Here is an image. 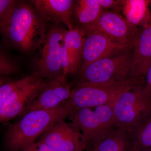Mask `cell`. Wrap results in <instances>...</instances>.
<instances>
[{
	"label": "cell",
	"instance_id": "9",
	"mask_svg": "<svg viewBox=\"0 0 151 151\" xmlns=\"http://www.w3.org/2000/svg\"><path fill=\"white\" fill-rule=\"evenodd\" d=\"M83 30L85 33L89 31H98L129 48L133 45L138 32L137 28L129 23L126 18L111 11L103 12L97 21Z\"/></svg>",
	"mask_w": 151,
	"mask_h": 151
},
{
	"label": "cell",
	"instance_id": "21",
	"mask_svg": "<svg viewBox=\"0 0 151 151\" xmlns=\"http://www.w3.org/2000/svg\"><path fill=\"white\" fill-rule=\"evenodd\" d=\"M19 1L0 0V30H1L10 23Z\"/></svg>",
	"mask_w": 151,
	"mask_h": 151
},
{
	"label": "cell",
	"instance_id": "23",
	"mask_svg": "<svg viewBox=\"0 0 151 151\" xmlns=\"http://www.w3.org/2000/svg\"><path fill=\"white\" fill-rule=\"evenodd\" d=\"M60 64L63 70V76L66 77L68 74L70 73V63L64 42L60 47Z\"/></svg>",
	"mask_w": 151,
	"mask_h": 151
},
{
	"label": "cell",
	"instance_id": "17",
	"mask_svg": "<svg viewBox=\"0 0 151 151\" xmlns=\"http://www.w3.org/2000/svg\"><path fill=\"white\" fill-rule=\"evenodd\" d=\"M132 147L128 131L117 127L105 139L87 148L89 151H129Z\"/></svg>",
	"mask_w": 151,
	"mask_h": 151
},
{
	"label": "cell",
	"instance_id": "28",
	"mask_svg": "<svg viewBox=\"0 0 151 151\" xmlns=\"http://www.w3.org/2000/svg\"><path fill=\"white\" fill-rule=\"evenodd\" d=\"M139 151H151V148L146 149V150H142Z\"/></svg>",
	"mask_w": 151,
	"mask_h": 151
},
{
	"label": "cell",
	"instance_id": "24",
	"mask_svg": "<svg viewBox=\"0 0 151 151\" xmlns=\"http://www.w3.org/2000/svg\"><path fill=\"white\" fill-rule=\"evenodd\" d=\"M21 151H55L45 143L38 141L23 149Z\"/></svg>",
	"mask_w": 151,
	"mask_h": 151
},
{
	"label": "cell",
	"instance_id": "8",
	"mask_svg": "<svg viewBox=\"0 0 151 151\" xmlns=\"http://www.w3.org/2000/svg\"><path fill=\"white\" fill-rule=\"evenodd\" d=\"M55 151H84L87 143L78 127L65 121L58 122L40 136L39 140Z\"/></svg>",
	"mask_w": 151,
	"mask_h": 151
},
{
	"label": "cell",
	"instance_id": "15",
	"mask_svg": "<svg viewBox=\"0 0 151 151\" xmlns=\"http://www.w3.org/2000/svg\"><path fill=\"white\" fill-rule=\"evenodd\" d=\"M85 34L84 30L76 27L65 34L64 43L70 60V73L78 72L81 67Z\"/></svg>",
	"mask_w": 151,
	"mask_h": 151
},
{
	"label": "cell",
	"instance_id": "27",
	"mask_svg": "<svg viewBox=\"0 0 151 151\" xmlns=\"http://www.w3.org/2000/svg\"><path fill=\"white\" fill-rule=\"evenodd\" d=\"M129 151H139L138 150H137V149H135V148H134V147H133V146H132V147H131V149H130Z\"/></svg>",
	"mask_w": 151,
	"mask_h": 151
},
{
	"label": "cell",
	"instance_id": "11",
	"mask_svg": "<svg viewBox=\"0 0 151 151\" xmlns=\"http://www.w3.org/2000/svg\"><path fill=\"white\" fill-rule=\"evenodd\" d=\"M85 33L79 70L97 60L113 56L129 48L116 42L98 31H89Z\"/></svg>",
	"mask_w": 151,
	"mask_h": 151
},
{
	"label": "cell",
	"instance_id": "29",
	"mask_svg": "<svg viewBox=\"0 0 151 151\" xmlns=\"http://www.w3.org/2000/svg\"><path fill=\"white\" fill-rule=\"evenodd\" d=\"M148 24H151V18L150 21V22H149V23Z\"/></svg>",
	"mask_w": 151,
	"mask_h": 151
},
{
	"label": "cell",
	"instance_id": "26",
	"mask_svg": "<svg viewBox=\"0 0 151 151\" xmlns=\"http://www.w3.org/2000/svg\"><path fill=\"white\" fill-rule=\"evenodd\" d=\"M122 1L115 0H98V2L103 9H109L121 5Z\"/></svg>",
	"mask_w": 151,
	"mask_h": 151
},
{
	"label": "cell",
	"instance_id": "25",
	"mask_svg": "<svg viewBox=\"0 0 151 151\" xmlns=\"http://www.w3.org/2000/svg\"><path fill=\"white\" fill-rule=\"evenodd\" d=\"M144 89L147 96L151 99V65L146 74Z\"/></svg>",
	"mask_w": 151,
	"mask_h": 151
},
{
	"label": "cell",
	"instance_id": "12",
	"mask_svg": "<svg viewBox=\"0 0 151 151\" xmlns=\"http://www.w3.org/2000/svg\"><path fill=\"white\" fill-rule=\"evenodd\" d=\"M67 83L66 77L49 80L48 84L42 89L23 114L40 109L57 108L70 99L72 89Z\"/></svg>",
	"mask_w": 151,
	"mask_h": 151
},
{
	"label": "cell",
	"instance_id": "10",
	"mask_svg": "<svg viewBox=\"0 0 151 151\" xmlns=\"http://www.w3.org/2000/svg\"><path fill=\"white\" fill-rule=\"evenodd\" d=\"M49 80L38 77L34 81L17 89L0 103V122H7L23 115L28 107Z\"/></svg>",
	"mask_w": 151,
	"mask_h": 151
},
{
	"label": "cell",
	"instance_id": "13",
	"mask_svg": "<svg viewBox=\"0 0 151 151\" xmlns=\"http://www.w3.org/2000/svg\"><path fill=\"white\" fill-rule=\"evenodd\" d=\"M131 78L142 82L151 65V24L137 34L133 45Z\"/></svg>",
	"mask_w": 151,
	"mask_h": 151
},
{
	"label": "cell",
	"instance_id": "14",
	"mask_svg": "<svg viewBox=\"0 0 151 151\" xmlns=\"http://www.w3.org/2000/svg\"><path fill=\"white\" fill-rule=\"evenodd\" d=\"M37 12L46 22L63 23L68 30L73 28L71 16L75 1L72 0H32L29 1Z\"/></svg>",
	"mask_w": 151,
	"mask_h": 151
},
{
	"label": "cell",
	"instance_id": "19",
	"mask_svg": "<svg viewBox=\"0 0 151 151\" xmlns=\"http://www.w3.org/2000/svg\"><path fill=\"white\" fill-rule=\"evenodd\" d=\"M150 1L147 0H128L122 1L123 11L126 19L134 27L145 23L150 21L149 6Z\"/></svg>",
	"mask_w": 151,
	"mask_h": 151
},
{
	"label": "cell",
	"instance_id": "2",
	"mask_svg": "<svg viewBox=\"0 0 151 151\" xmlns=\"http://www.w3.org/2000/svg\"><path fill=\"white\" fill-rule=\"evenodd\" d=\"M48 27L31 3L19 1L10 23L1 32L11 46L29 53L39 48Z\"/></svg>",
	"mask_w": 151,
	"mask_h": 151
},
{
	"label": "cell",
	"instance_id": "5",
	"mask_svg": "<svg viewBox=\"0 0 151 151\" xmlns=\"http://www.w3.org/2000/svg\"><path fill=\"white\" fill-rule=\"evenodd\" d=\"M139 83L141 82L131 78L123 82L107 84L78 82L72 89L69 100L74 110L113 105L122 93Z\"/></svg>",
	"mask_w": 151,
	"mask_h": 151
},
{
	"label": "cell",
	"instance_id": "18",
	"mask_svg": "<svg viewBox=\"0 0 151 151\" xmlns=\"http://www.w3.org/2000/svg\"><path fill=\"white\" fill-rule=\"evenodd\" d=\"M127 131L135 149L141 151L151 148V109Z\"/></svg>",
	"mask_w": 151,
	"mask_h": 151
},
{
	"label": "cell",
	"instance_id": "1",
	"mask_svg": "<svg viewBox=\"0 0 151 151\" xmlns=\"http://www.w3.org/2000/svg\"><path fill=\"white\" fill-rule=\"evenodd\" d=\"M74 111L68 100L57 108L40 109L26 113L21 120L10 124L5 133L7 151H21L58 122L65 121Z\"/></svg>",
	"mask_w": 151,
	"mask_h": 151
},
{
	"label": "cell",
	"instance_id": "22",
	"mask_svg": "<svg viewBox=\"0 0 151 151\" xmlns=\"http://www.w3.org/2000/svg\"><path fill=\"white\" fill-rule=\"evenodd\" d=\"M18 67L11 58L1 50L0 52V74L9 75L16 73Z\"/></svg>",
	"mask_w": 151,
	"mask_h": 151
},
{
	"label": "cell",
	"instance_id": "20",
	"mask_svg": "<svg viewBox=\"0 0 151 151\" xmlns=\"http://www.w3.org/2000/svg\"><path fill=\"white\" fill-rule=\"evenodd\" d=\"M39 77V76H37L32 74L21 79L9 81L1 85L0 87V103H2L6 97L14 91L29 84Z\"/></svg>",
	"mask_w": 151,
	"mask_h": 151
},
{
	"label": "cell",
	"instance_id": "30",
	"mask_svg": "<svg viewBox=\"0 0 151 151\" xmlns=\"http://www.w3.org/2000/svg\"><path fill=\"white\" fill-rule=\"evenodd\" d=\"M85 151H89L88 150H85Z\"/></svg>",
	"mask_w": 151,
	"mask_h": 151
},
{
	"label": "cell",
	"instance_id": "4",
	"mask_svg": "<svg viewBox=\"0 0 151 151\" xmlns=\"http://www.w3.org/2000/svg\"><path fill=\"white\" fill-rule=\"evenodd\" d=\"M67 31L59 24L48 26L43 42L33 59L32 74L48 80L63 76L60 51Z\"/></svg>",
	"mask_w": 151,
	"mask_h": 151
},
{
	"label": "cell",
	"instance_id": "6",
	"mask_svg": "<svg viewBox=\"0 0 151 151\" xmlns=\"http://www.w3.org/2000/svg\"><path fill=\"white\" fill-rule=\"evenodd\" d=\"M97 60L78 70V82L107 84L131 79L132 55L124 51Z\"/></svg>",
	"mask_w": 151,
	"mask_h": 151
},
{
	"label": "cell",
	"instance_id": "3",
	"mask_svg": "<svg viewBox=\"0 0 151 151\" xmlns=\"http://www.w3.org/2000/svg\"><path fill=\"white\" fill-rule=\"evenodd\" d=\"M113 105L74 110L69 115L71 122L81 131L87 147L101 142L117 128Z\"/></svg>",
	"mask_w": 151,
	"mask_h": 151
},
{
	"label": "cell",
	"instance_id": "16",
	"mask_svg": "<svg viewBox=\"0 0 151 151\" xmlns=\"http://www.w3.org/2000/svg\"><path fill=\"white\" fill-rule=\"evenodd\" d=\"M103 9L98 0H78L75 1L71 17L74 16L79 25L76 28L84 29L97 21Z\"/></svg>",
	"mask_w": 151,
	"mask_h": 151
},
{
	"label": "cell",
	"instance_id": "7",
	"mask_svg": "<svg viewBox=\"0 0 151 151\" xmlns=\"http://www.w3.org/2000/svg\"><path fill=\"white\" fill-rule=\"evenodd\" d=\"M144 86L136 84L114 102L113 111L117 127L128 130L151 109V99L146 95Z\"/></svg>",
	"mask_w": 151,
	"mask_h": 151
}]
</instances>
